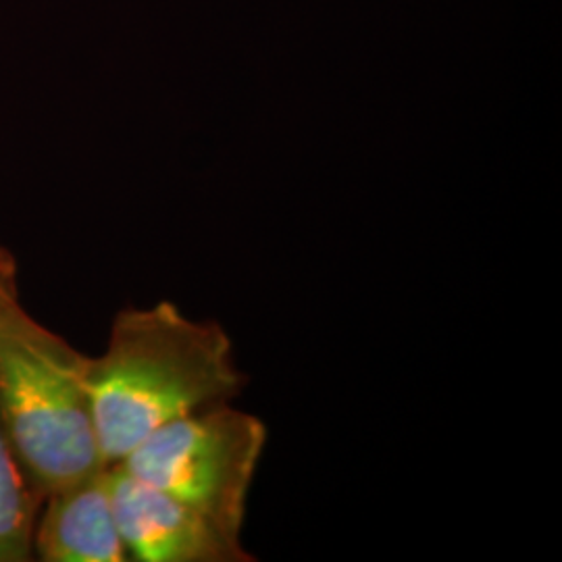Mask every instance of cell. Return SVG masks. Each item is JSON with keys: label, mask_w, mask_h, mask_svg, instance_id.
Here are the masks:
<instances>
[{"label": "cell", "mask_w": 562, "mask_h": 562, "mask_svg": "<svg viewBox=\"0 0 562 562\" xmlns=\"http://www.w3.org/2000/svg\"><path fill=\"white\" fill-rule=\"evenodd\" d=\"M115 521L127 557L138 562H252L241 536L201 510L140 482L121 464L109 467Z\"/></svg>", "instance_id": "277c9868"}, {"label": "cell", "mask_w": 562, "mask_h": 562, "mask_svg": "<svg viewBox=\"0 0 562 562\" xmlns=\"http://www.w3.org/2000/svg\"><path fill=\"white\" fill-rule=\"evenodd\" d=\"M234 344L217 322H194L173 302L125 308L101 357H88V390L104 462L117 464L162 425L241 392Z\"/></svg>", "instance_id": "6da1fadb"}, {"label": "cell", "mask_w": 562, "mask_h": 562, "mask_svg": "<svg viewBox=\"0 0 562 562\" xmlns=\"http://www.w3.org/2000/svg\"><path fill=\"white\" fill-rule=\"evenodd\" d=\"M7 288H18V280H15V278H4V280H0V290H7Z\"/></svg>", "instance_id": "ba28073f"}, {"label": "cell", "mask_w": 562, "mask_h": 562, "mask_svg": "<svg viewBox=\"0 0 562 562\" xmlns=\"http://www.w3.org/2000/svg\"><path fill=\"white\" fill-rule=\"evenodd\" d=\"M38 501L0 423V562L30 561Z\"/></svg>", "instance_id": "8992f818"}, {"label": "cell", "mask_w": 562, "mask_h": 562, "mask_svg": "<svg viewBox=\"0 0 562 562\" xmlns=\"http://www.w3.org/2000/svg\"><path fill=\"white\" fill-rule=\"evenodd\" d=\"M265 446L259 417L217 402L162 425L117 464L241 536Z\"/></svg>", "instance_id": "3957f363"}, {"label": "cell", "mask_w": 562, "mask_h": 562, "mask_svg": "<svg viewBox=\"0 0 562 562\" xmlns=\"http://www.w3.org/2000/svg\"><path fill=\"white\" fill-rule=\"evenodd\" d=\"M0 423L36 501L104 467L88 357L0 290Z\"/></svg>", "instance_id": "7a4b0ae2"}, {"label": "cell", "mask_w": 562, "mask_h": 562, "mask_svg": "<svg viewBox=\"0 0 562 562\" xmlns=\"http://www.w3.org/2000/svg\"><path fill=\"white\" fill-rule=\"evenodd\" d=\"M34 525V552L44 562L130 561L115 521L109 467L48 494Z\"/></svg>", "instance_id": "5b68a950"}, {"label": "cell", "mask_w": 562, "mask_h": 562, "mask_svg": "<svg viewBox=\"0 0 562 562\" xmlns=\"http://www.w3.org/2000/svg\"><path fill=\"white\" fill-rule=\"evenodd\" d=\"M4 278H15V265L13 259L0 248V280Z\"/></svg>", "instance_id": "52a82bcc"}]
</instances>
